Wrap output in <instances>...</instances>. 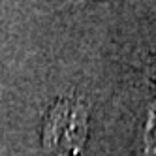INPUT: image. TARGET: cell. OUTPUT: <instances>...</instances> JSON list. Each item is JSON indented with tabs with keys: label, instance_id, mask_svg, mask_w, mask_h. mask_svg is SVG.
Listing matches in <instances>:
<instances>
[{
	"label": "cell",
	"instance_id": "2",
	"mask_svg": "<svg viewBox=\"0 0 156 156\" xmlns=\"http://www.w3.org/2000/svg\"><path fill=\"white\" fill-rule=\"evenodd\" d=\"M143 143H145L143 156H156V94H154V104L147 117V124H145Z\"/></svg>",
	"mask_w": 156,
	"mask_h": 156
},
{
	"label": "cell",
	"instance_id": "1",
	"mask_svg": "<svg viewBox=\"0 0 156 156\" xmlns=\"http://www.w3.org/2000/svg\"><path fill=\"white\" fill-rule=\"evenodd\" d=\"M88 137V109L83 100L58 98L45 113L41 147L51 156H81Z\"/></svg>",
	"mask_w": 156,
	"mask_h": 156
}]
</instances>
